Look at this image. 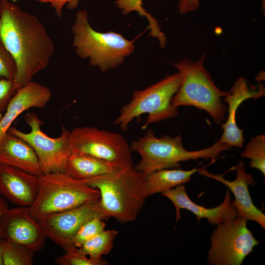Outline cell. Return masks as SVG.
<instances>
[{
    "label": "cell",
    "mask_w": 265,
    "mask_h": 265,
    "mask_svg": "<svg viewBox=\"0 0 265 265\" xmlns=\"http://www.w3.org/2000/svg\"><path fill=\"white\" fill-rule=\"evenodd\" d=\"M0 40L15 60L19 89L48 66L55 52L40 20L8 0H0Z\"/></svg>",
    "instance_id": "cell-1"
},
{
    "label": "cell",
    "mask_w": 265,
    "mask_h": 265,
    "mask_svg": "<svg viewBox=\"0 0 265 265\" xmlns=\"http://www.w3.org/2000/svg\"><path fill=\"white\" fill-rule=\"evenodd\" d=\"M83 181L99 191L100 205L106 217L120 223L134 221L148 197L145 176L133 166Z\"/></svg>",
    "instance_id": "cell-2"
},
{
    "label": "cell",
    "mask_w": 265,
    "mask_h": 265,
    "mask_svg": "<svg viewBox=\"0 0 265 265\" xmlns=\"http://www.w3.org/2000/svg\"><path fill=\"white\" fill-rule=\"evenodd\" d=\"M130 147L141 157L134 168L146 176L161 169L179 168L180 162L190 159H216L222 152L231 149L232 146L218 140L207 148L190 151L184 148L180 135L158 137L153 131L148 130L144 135L132 141Z\"/></svg>",
    "instance_id": "cell-3"
},
{
    "label": "cell",
    "mask_w": 265,
    "mask_h": 265,
    "mask_svg": "<svg viewBox=\"0 0 265 265\" xmlns=\"http://www.w3.org/2000/svg\"><path fill=\"white\" fill-rule=\"evenodd\" d=\"M203 54L195 61L184 59L173 65L181 76L179 88L171 100L172 105L193 106L206 111L218 125L225 121L227 107L222 101L229 92L219 89L205 65Z\"/></svg>",
    "instance_id": "cell-4"
},
{
    "label": "cell",
    "mask_w": 265,
    "mask_h": 265,
    "mask_svg": "<svg viewBox=\"0 0 265 265\" xmlns=\"http://www.w3.org/2000/svg\"><path fill=\"white\" fill-rule=\"evenodd\" d=\"M73 46L82 59H89V64L106 72L121 64L125 57L135 49L133 41L113 31L101 32L90 25L85 10H79L71 27Z\"/></svg>",
    "instance_id": "cell-5"
},
{
    "label": "cell",
    "mask_w": 265,
    "mask_h": 265,
    "mask_svg": "<svg viewBox=\"0 0 265 265\" xmlns=\"http://www.w3.org/2000/svg\"><path fill=\"white\" fill-rule=\"evenodd\" d=\"M100 199L98 190L65 172L44 174L39 176L36 199L29 207L36 220Z\"/></svg>",
    "instance_id": "cell-6"
},
{
    "label": "cell",
    "mask_w": 265,
    "mask_h": 265,
    "mask_svg": "<svg viewBox=\"0 0 265 265\" xmlns=\"http://www.w3.org/2000/svg\"><path fill=\"white\" fill-rule=\"evenodd\" d=\"M180 82L178 72L143 90L135 91L129 103L122 106L113 124L125 132L132 120L143 114L148 115L143 129L152 123L177 116L178 108L172 105L171 100L179 88Z\"/></svg>",
    "instance_id": "cell-7"
},
{
    "label": "cell",
    "mask_w": 265,
    "mask_h": 265,
    "mask_svg": "<svg viewBox=\"0 0 265 265\" xmlns=\"http://www.w3.org/2000/svg\"><path fill=\"white\" fill-rule=\"evenodd\" d=\"M247 220L238 216L217 224L211 236L208 263L210 265H241L260 241L247 226Z\"/></svg>",
    "instance_id": "cell-8"
},
{
    "label": "cell",
    "mask_w": 265,
    "mask_h": 265,
    "mask_svg": "<svg viewBox=\"0 0 265 265\" xmlns=\"http://www.w3.org/2000/svg\"><path fill=\"white\" fill-rule=\"evenodd\" d=\"M69 138L72 151L100 159L118 168L133 166L130 145L120 133L85 126L73 129Z\"/></svg>",
    "instance_id": "cell-9"
},
{
    "label": "cell",
    "mask_w": 265,
    "mask_h": 265,
    "mask_svg": "<svg viewBox=\"0 0 265 265\" xmlns=\"http://www.w3.org/2000/svg\"><path fill=\"white\" fill-rule=\"evenodd\" d=\"M25 121L30 131L23 132L10 127L8 132L26 141L33 148L44 174L64 172L67 159L72 152L70 142V131L62 127L60 135L55 138L47 135L41 130V120L34 112L27 113Z\"/></svg>",
    "instance_id": "cell-10"
},
{
    "label": "cell",
    "mask_w": 265,
    "mask_h": 265,
    "mask_svg": "<svg viewBox=\"0 0 265 265\" xmlns=\"http://www.w3.org/2000/svg\"><path fill=\"white\" fill-rule=\"evenodd\" d=\"M95 217L107 219L101 208L100 199L37 220L47 238L66 251L75 246L72 239L79 229L84 223Z\"/></svg>",
    "instance_id": "cell-11"
},
{
    "label": "cell",
    "mask_w": 265,
    "mask_h": 265,
    "mask_svg": "<svg viewBox=\"0 0 265 265\" xmlns=\"http://www.w3.org/2000/svg\"><path fill=\"white\" fill-rule=\"evenodd\" d=\"M0 235L34 253L42 249L48 238L39 222L31 215L29 207L22 206L9 208L1 216Z\"/></svg>",
    "instance_id": "cell-12"
},
{
    "label": "cell",
    "mask_w": 265,
    "mask_h": 265,
    "mask_svg": "<svg viewBox=\"0 0 265 265\" xmlns=\"http://www.w3.org/2000/svg\"><path fill=\"white\" fill-rule=\"evenodd\" d=\"M208 165L201 167L198 171L199 173L221 182L232 192L235 197L233 202L238 216H241L247 220L254 221L265 229V214L253 203L248 189L249 186L255 185L257 183L251 174L245 172L244 162L239 160L236 166L232 167L231 170H235L236 173V178L233 181L225 179L223 177V174L211 173L205 168Z\"/></svg>",
    "instance_id": "cell-13"
},
{
    "label": "cell",
    "mask_w": 265,
    "mask_h": 265,
    "mask_svg": "<svg viewBox=\"0 0 265 265\" xmlns=\"http://www.w3.org/2000/svg\"><path fill=\"white\" fill-rule=\"evenodd\" d=\"M173 204L176 211V223L181 218L180 210L186 209L193 213L199 222L202 218L208 220L209 224L217 225L228 219L237 217L238 213L227 189L223 202L218 206L207 208L194 203L186 193L184 184L179 185L162 193Z\"/></svg>",
    "instance_id": "cell-14"
},
{
    "label": "cell",
    "mask_w": 265,
    "mask_h": 265,
    "mask_svg": "<svg viewBox=\"0 0 265 265\" xmlns=\"http://www.w3.org/2000/svg\"><path fill=\"white\" fill-rule=\"evenodd\" d=\"M39 176L0 165V195L18 206L30 207L37 195Z\"/></svg>",
    "instance_id": "cell-15"
},
{
    "label": "cell",
    "mask_w": 265,
    "mask_h": 265,
    "mask_svg": "<svg viewBox=\"0 0 265 265\" xmlns=\"http://www.w3.org/2000/svg\"><path fill=\"white\" fill-rule=\"evenodd\" d=\"M264 95L265 88L262 85H260L257 89H251L244 78L240 77L237 80L228 94L224 97V101L228 104V116L227 121L221 124L223 130L219 140L221 142L238 148L243 146L244 142L243 130L238 126L236 122L237 109L245 100L257 99Z\"/></svg>",
    "instance_id": "cell-16"
},
{
    "label": "cell",
    "mask_w": 265,
    "mask_h": 265,
    "mask_svg": "<svg viewBox=\"0 0 265 265\" xmlns=\"http://www.w3.org/2000/svg\"><path fill=\"white\" fill-rule=\"evenodd\" d=\"M51 97L50 88L36 81H31L19 89L10 101L0 121V140L20 114L30 108L45 107Z\"/></svg>",
    "instance_id": "cell-17"
},
{
    "label": "cell",
    "mask_w": 265,
    "mask_h": 265,
    "mask_svg": "<svg viewBox=\"0 0 265 265\" xmlns=\"http://www.w3.org/2000/svg\"><path fill=\"white\" fill-rule=\"evenodd\" d=\"M0 165L16 168L37 176L43 174L37 156L31 146L9 132L0 140Z\"/></svg>",
    "instance_id": "cell-18"
},
{
    "label": "cell",
    "mask_w": 265,
    "mask_h": 265,
    "mask_svg": "<svg viewBox=\"0 0 265 265\" xmlns=\"http://www.w3.org/2000/svg\"><path fill=\"white\" fill-rule=\"evenodd\" d=\"M118 169L120 168L100 159L72 151L67 159L64 172L75 179L84 181Z\"/></svg>",
    "instance_id": "cell-19"
},
{
    "label": "cell",
    "mask_w": 265,
    "mask_h": 265,
    "mask_svg": "<svg viewBox=\"0 0 265 265\" xmlns=\"http://www.w3.org/2000/svg\"><path fill=\"white\" fill-rule=\"evenodd\" d=\"M200 169L197 167L189 170L180 168L163 169L147 175L145 178L148 197L188 183L192 175Z\"/></svg>",
    "instance_id": "cell-20"
},
{
    "label": "cell",
    "mask_w": 265,
    "mask_h": 265,
    "mask_svg": "<svg viewBox=\"0 0 265 265\" xmlns=\"http://www.w3.org/2000/svg\"><path fill=\"white\" fill-rule=\"evenodd\" d=\"M118 232L114 230H104L84 242L79 248L85 255L97 261L102 260V256L112 250L114 241Z\"/></svg>",
    "instance_id": "cell-21"
},
{
    "label": "cell",
    "mask_w": 265,
    "mask_h": 265,
    "mask_svg": "<svg viewBox=\"0 0 265 265\" xmlns=\"http://www.w3.org/2000/svg\"><path fill=\"white\" fill-rule=\"evenodd\" d=\"M34 254L20 244L4 239L1 250L2 265H32Z\"/></svg>",
    "instance_id": "cell-22"
},
{
    "label": "cell",
    "mask_w": 265,
    "mask_h": 265,
    "mask_svg": "<svg viewBox=\"0 0 265 265\" xmlns=\"http://www.w3.org/2000/svg\"><path fill=\"white\" fill-rule=\"evenodd\" d=\"M115 3L124 15H127L132 11H136L140 16L146 17L149 22L151 35L158 38L161 45L165 44L164 34L160 30L157 20L143 7L142 0H116Z\"/></svg>",
    "instance_id": "cell-23"
},
{
    "label": "cell",
    "mask_w": 265,
    "mask_h": 265,
    "mask_svg": "<svg viewBox=\"0 0 265 265\" xmlns=\"http://www.w3.org/2000/svg\"><path fill=\"white\" fill-rule=\"evenodd\" d=\"M242 158L250 159V166L265 176V135H258L251 139L241 153Z\"/></svg>",
    "instance_id": "cell-24"
},
{
    "label": "cell",
    "mask_w": 265,
    "mask_h": 265,
    "mask_svg": "<svg viewBox=\"0 0 265 265\" xmlns=\"http://www.w3.org/2000/svg\"><path fill=\"white\" fill-rule=\"evenodd\" d=\"M100 217L92 218L84 223L74 235L72 243L80 248L84 242L91 239L104 230L106 224Z\"/></svg>",
    "instance_id": "cell-25"
},
{
    "label": "cell",
    "mask_w": 265,
    "mask_h": 265,
    "mask_svg": "<svg viewBox=\"0 0 265 265\" xmlns=\"http://www.w3.org/2000/svg\"><path fill=\"white\" fill-rule=\"evenodd\" d=\"M55 262L58 265H106L108 262L104 259L93 260L84 254L79 248L74 246L65 251L62 256L56 257Z\"/></svg>",
    "instance_id": "cell-26"
},
{
    "label": "cell",
    "mask_w": 265,
    "mask_h": 265,
    "mask_svg": "<svg viewBox=\"0 0 265 265\" xmlns=\"http://www.w3.org/2000/svg\"><path fill=\"white\" fill-rule=\"evenodd\" d=\"M16 72L15 60L0 40V78L14 80Z\"/></svg>",
    "instance_id": "cell-27"
},
{
    "label": "cell",
    "mask_w": 265,
    "mask_h": 265,
    "mask_svg": "<svg viewBox=\"0 0 265 265\" xmlns=\"http://www.w3.org/2000/svg\"><path fill=\"white\" fill-rule=\"evenodd\" d=\"M18 89L14 80L4 78L0 80V112L5 111L10 101Z\"/></svg>",
    "instance_id": "cell-28"
},
{
    "label": "cell",
    "mask_w": 265,
    "mask_h": 265,
    "mask_svg": "<svg viewBox=\"0 0 265 265\" xmlns=\"http://www.w3.org/2000/svg\"><path fill=\"white\" fill-rule=\"evenodd\" d=\"M36 1L50 4L53 8L56 16L61 18L62 9L66 6L70 10H74L78 7L80 0H35Z\"/></svg>",
    "instance_id": "cell-29"
},
{
    "label": "cell",
    "mask_w": 265,
    "mask_h": 265,
    "mask_svg": "<svg viewBox=\"0 0 265 265\" xmlns=\"http://www.w3.org/2000/svg\"><path fill=\"white\" fill-rule=\"evenodd\" d=\"M199 5V0H180L178 9L181 14H185L197 10Z\"/></svg>",
    "instance_id": "cell-30"
},
{
    "label": "cell",
    "mask_w": 265,
    "mask_h": 265,
    "mask_svg": "<svg viewBox=\"0 0 265 265\" xmlns=\"http://www.w3.org/2000/svg\"><path fill=\"white\" fill-rule=\"evenodd\" d=\"M9 208L7 200L0 195V219Z\"/></svg>",
    "instance_id": "cell-31"
},
{
    "label": "cell",
    "mask_w": 265,
    "mask_h": 265,
    "mask_svg": "<svg viewBox=\"0 0 265 265\" xmlns=\"http://www.w3.org/2000/svg\"><path fill=\"white\" fill-rule=\"evenodd\" d=\"M4 239L0 235V265H2L1 261V250Z\"/></svg>",
    "instance_id": "cell-32"
},
{
    "label": "cell",
    "mask_w": 265,
    "mask_h": 265,
    "mask_svg": "<svg viewBox=\"0 0 265 265\" xmlns=\"http://www.w3.org/2000/svg\"><path fill=\"white\" fill-rule=\"evenodd\" d=\"M262 6H263V10H265V0H262Z\"/></svg>",
    "instance_id": "cell-33"
},
{
    "label": "cell",
    "mask_w": 265,
    "mask_h": 265,
    "mask_svg": "<svg viewBox=\"0 0 265 265\" xmlns=\"http://www.w3.org/2000/svg\"><path fill=\"white\" fill-rule=\"evenodd\" d=\"M2 115H3V113L2 112H0V121L2 117Z\"/></svg>",
    "instance_id": "cell-34"
}]
</instances>
